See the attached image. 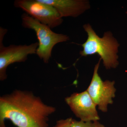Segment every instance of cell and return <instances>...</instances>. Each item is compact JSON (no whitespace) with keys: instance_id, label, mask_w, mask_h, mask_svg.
Masks as SVG:
<instances>
[{"instance_id":"10","label":"cell","mask_w":127,"mask_h":127,"mask_svg":"<svg viewBox=\"0 0 127 127\" xmlns=\"http://www.w3.org/2000/svg\"><path fill=\"white\" fill-rule=\"evenodd\" d=\"M72 120V118H69L64 120H58L54 127H71Z\"/></svg>"},{"instance_id":"8","label":"cell","mask_w":127,"mask_h":127,"mask_svg":"<svg viewBox=\"0 0 127 127\" xmlns=\"http://www.w3.org/2000/svg\"><path fill=\"white\" fill-rule=\"evenodd\" d=\"M53 6L63 18L77 17L90 8L89 2L83 0H40Z\"/></svg>"},{"instance_id":"1","label":"cell","mask_w":127,"mask_h":127,"mask_svg":"<svg viewBox=\"0 0 127 127\" xmlns=\"http://www.w3.org/2000/svg\"><path fill=\"white\" fill-rule=\"evenodd\" d=\"M56 110L32 92L15 90L0 98V127H6V119L17 127H48V118Z\"/></svg>"},{"instance_id":"3","label":"cell","mask_w":127,"mask_h":127,"mask_svg":"<svg viewBox=\"0 0 127 127\" xmlns=\"http://www.w3.org/2000/svg\"><path fill=\"white\" fill-rule=\"evenodd\" d=\"M21 18L23 27L35 32L39 44L36 54L45 63L49 62L53 49L56 45L69 40L66 35L54 32L49 27L40 23L27 13H23Z\"/></svg>"},{"instance_id":"4","label":"cell","mask_w":127,"mask_h":127,"mask_svg":"<svg viewBox=\"0 0 127 127\" xmlns=\"http://www.w3.org/2000/svg\"><path fill=\"white\" fill-rule=\"evenodd\" d=\"M7 30L0 28V80L3 81L7 78L6 70L8 66L15 63L25 62L28 55L36 54L38 42L31 45H11L4 46L2 40Z\"/></svg>"},{"instance_id":"9","label":"cell","mask_w":127,"mask_h":127,"mask_svg":"<svg viewBox=\"0 0 127 127\" xmlns=\"http://www.w3.org/2000/svg\"><path fill=\"white\" fill-rule=\"evenodd\" d=\"M71 127H105L104 125L98 121L94 122H84L77 121L73 119Z\"/></svg>"},{"instance_id":"5","label":"cell","mask_w":127,"mask_h":127,"mask_svg":"<svg viewBox=\"0 0 127 127\" xmlns=\"http://www.w3.org/2000/svg\"><path fill=\"white\" fill-rule=\"evenodd\" d=\"M14 5L51 29L60 26L63 22L62 18L55 7L40 0H16Z\"/></svg>"},{"instance_id":"6","label":"cell","mask_w":127,"mask_h":127,"mask_svg":"<svg viewBox=\"0 0 127 127\" xmlns=\"http://www.w3.org/2000/svg\"><path fill=\"white\" fill-rule=\"evenodd\" d=\"M95 65L92 78L86 91L99 110L106 112L108 105L113 103V98L115 97L116 89L115 82L102 80L98 73L100 61Z\"/></svg>"},{"instance_id":"7","label":"cell","mask_w":127,"mask_h":127,"mask_svg":"<svg viewBox=\"0 0 127 127\" xmlns=\"http://www.w3.org/2000/svg\"><path fill=\"white\" fill-rule=\"evenodd\" d=\"M66 103L77 117L84 122H94L100 119L96 105L87 91L74 93L65 99Z\"/></svg>"},{"instance_id":"2","label":"cell","mask_w":127,"mask_h":127,"mask_svg":"<svg viewBox=\"0 0 127 127\" xmlns=\"http://www.w3.org/2000/svg\"><path fill=\"white\" fill-rule=\"evenodd\" d=\"M83 28L87 33L88 38L81 45L83 50L80 52V55L87 56L97 54L107 69L117 67L119 64L117 53L119 45L112 32H105L103 36L100 37L89 24L84 25Z\"/></svg>"}]
</instances>
